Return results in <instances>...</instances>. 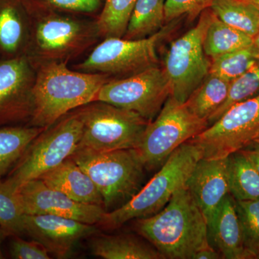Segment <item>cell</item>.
<instances>
[{"label": "cell", "instance_id": "6da1fadb", "mask_svg": "<svg viewBox=\"0 0 259 259\" xmlns=\"http://www.w3.org/2000/svg\"><path fill=\"white\" fill-rule=\"evenodd\" d=\"M136 230L163 258L192 259L211 245L206 218L186 186L159 212L137 219Z\"/></svg>", "mask_w": 259, "mask_h": 259}, {"label": "cell", "instance_id": "7a4b0ae2", "mask_svg": "<svg viewBox=\"0 0 259 259\" xmlns=\"http://www.w3.org/2000/svg\"><path fill=\"white\" fill-rule=\"evenodd\" d=\"M106 82L102 75L75 72L64 64L46 65L31 89L32 125L47 128L70 110L95 101Z\"/></svg>", "mask_w": 259, "mask_h": 259}, {"label": "cell", "instance_id": "3957f363", "mask_svg": "<svg viewBox=\"0 0 259 259\" xmlns=\"http://www.w3.org/2000/svg\"><path fill=\"white\" fill-rule=\"evenodd\" d=\"M202 157L198 145L191 141L184 143L132 198L115 210L105 213L98 224L105 229H115L132 220L159 212L177 191L185 187L194 166Z\"/></svg>", "mask_w": 259, "mask_h": 259}, {"label": "cell", "instance_id": "277c9868", "mask_svg": "<svg viewBox=\"0 0 259 259\" xmlns=\"http://www.w3.org/2000/svg\"><path fill=\"white\" fill-rule=\"evenodd\" d=\"M71 157L93 180L105 210L122 206L141 189L146 168L136 148L95 151L79 148Z\"/></svg>", "mask_w": 259, "mask_h": 259}, {"label": "cell", "instance_id": "5b68a950", "mask_svg": "<svg viewBox=\"0 0 259 259\" xmlns=\"http://www.w3.org/2000/svg\"><path fill=\"white\" fill-rule=\"evenodd\" d=\"M84 106L76 113L83 125L77 148L111 151L138 147L148 120L136 112L105 102Z\"/></svg>", "mask_w": 259, "mask_h": 259}, {"label": "cell", "instance_id": "8992f818", "mask_svg": "<svg viewBox=\"0 0 259 259\" xmlns=\"http://www.w3.org/2000/svg\"><path fill=\"white\" fill-rule=\"evenodd\" d=\"M207 127V121L170 96L157 116L148 122L136 149L145 168L151 171L162 166L179 146Z\"/></svg>", "mask_w": 259, "mask_h": 259}, {"label": "cell", "instance_id": "52a82bcc", "mask_svg": "<svg viewBox=\"0 0 259 259\" xmlns=\"http://www.w3.org/2000/svg\"><path fill=\"white\" fill-rule=\"evenodd\" d=\"M82 131V122L76 114L42 131L5 180L18 190L25 182L38 179L72 156L79 146Z\"/></svg>", "mask_w": 259, "mask_h": 259}, {"label": "cell", "instance_id": "ba28073f", "mask_svg": "<svg viewBox=\"0 0 259 259\" xmlns=\"http://www.w3.org/2000/svg\"><path fill=\"white\" fill-rule=\"evenodd\" d=\"M212 12L204 10L198 23L174 40L167 51L163 69L167 75L171 96L185 103L209 73L211 61L206 56L203 41Z\"/></svg>", "mask_w": 259, "mask_h": 259}, {"label": "cell", "instance_id": "9c48e42d", "mask_svg": "<svg viewBox=\"0 0 259 259\" xmlns=\"http://www.w3.org/2000/svg\"><path fill=\"white\" fill-rule=\"evenodd\" d=\"M170 96L171 86L164 69L154 66L123 79L107 81L96 101L136 112L151 122Z\"/></svg>", "mask_w": 259, "mask_h": 259}, {"label": "cell", "instance_id": "30bf717a", "mask_svg": "<svg viewBox=\"0 0 259 259\" xmlns=\"http://www.w3.org/2000/svg\"><path fill=\"white\" fill-rule=\"evenodd\" d=\"M174 24L163 26L159 31L144 38L107 37L79 68L87 71L129 76L158 66V46L173 30Z\"/></svg>", "mask_w": 259, "mask_h": 259}, {"label": "cell", "instance_id": "8fae6325", "mask_svg": "<svg viewBox=\"0 0 259 259\" xmlns=\"http://www.w3.org/2000/svg\"><path fill=\"white\" fill-rule=\"evenodd\" d=\"M258 134L259 95L233 105L190 141L198 145L203 158H225L253 142Z\"/></svg>", "mask_w": 259, "mask_h": 259}, {"label": "cell", "instance_id": "7c38bea8", "mask_svg": "<svg viewBox=\"0 0 259 259\" xmlns=\"http://www.w3.org/2000/svg\"><path fill=\"white\" fill-rule=\"evenodd\" d=\"M17 193L25 214H50L95 225L107 212L103 206L76 202L39 179L23 184Z\"/></svg>", "mask_w": 259, "mask_h": 259}, {"label": "cell", "instance_id": "4fadbf2b", "mask_svg": "<svg viewBox=\"0 0 259 259\" xmlns=\"http://www.w3.org/2000/svg\"><path fill=\"white\" fill-rule=\"evenodd\" d=\"M97 227L50 214H25L24 233L41 243L49 253L64 258L83 238L95 234Z\"/></svg>", "mask_w": 259, "mask_h": 259}, {"label": "cell", "instance_id": "5bb4252c", "mask_svg": "<svg viewBox=\"0 0 259 259\" xmlns=\"http://www.w3.org/2000/svg\"><path fill=\"white\" fill-rule=\"evenodd\" d=\"M31 72L23 56L0 61V126L30 115Z\"/></svg>", "mask_w": 259, "mask_h": 259}, {"label": "cell", "instance_id": "9a60e30c", "mask_svg": "<svg viewBox=\"0 0 259 259\" xmlns=\"http://www.w3.org/2000/svg\"><path fill=\"white\" fill-rule=\"evenodd\" d=\"M186 187L208 223L219 204L230 194L228 156L201 158Z\"/></svg>", "mask_w": 259, "mask_h": 259}, {"label": "cell", "instance_id": "2e32d148", "mask_svg": "<svg viewBox=\"0 0 259 259\" xmlns=\"http://www.w3.org/2000/svg\"><path fill=\"white\" fill-rule=\"evenodd\" d=\"M207 227L209 243L222 258L250 259L245 249L236 200L231 194L219 204Z\"/></svg>", "mask_w": 259, "mask_h": 259}, {"label": "cell", "instance_id": "e0dca14e", "mask_svg": "<svg viewBox=\"0 0 259 259\" xmlns=\"http://www.w3.org/2000/svg\"><path fill=\"white\" fill-rule=\"evenodd\" d=\"M38 179L76 202L103 206L101 194L93 180L71 157Z\"/></svg>", "mask_w": 259, "mask_h": 259}, {"label": "cell", "instance_id": "ac0fdd59", "mask_svg": "<svg viewBox=\"0 0 259 259\" xmlns=\"http://www.w3.org/2000/svg\"><path fill=\"white\" fill-rule=\"evenodd\" d=\"M92 253L105 259L163 258L154 247L131 235H100L90 243Z\"/></svg>", "mask_w": 259, "mask_h": 259}, {"label": "cell", "instance_id": "d6986e66", "mask_svg": "<svg viewBox=\"0 0 259 259\" xmlns=\"http://www.w3.org/2000/svg\"><path fill=\"white\" fill-rule=\"evenodd\" d=\"M44 130V127L21 126L0 127V181L4 180L29 145Z\"/></svg>", "mask_w": 259, "mask_h": 259}, {"label": "cell", "instance_id": "ffe728a7", "mask_svg": "<svg viewBox=\"0 0 259 259\" xmlns=\"http://www.w3.org/2000/svg\"><path fill=\"white\" fill-rule=\"evenodd\" d=\"M231 82L217 75H207L185 102L194 115L208 122L209 117L226 101Z\"/></svg>", "mask_w": 259, "mask_h": 259}, {"label": "cell", "instance_id": "44dd1931", "mask_svg": "<svg viewBox=\"0 0 259 259\" xmlns=\"http://www.w3.org/2000/svg\"><path fill=\"white\" fill-rule=\"evenodd\" d=\"M253 44V37L223 23L213 14L204 35L203 47L206 56L212 60Z\"/></svg>", "mask_w": 259, "mask_h": 259}, {"label": "cell", "instance_id": "7402d4cb", "mask_svg": "<svg viewBox=\"0 0 259 259\" xmlns=\"http://www.w3.org/2000/svg\"><path fill=\"white\" fill-rule=\"evenodd\" d=\"M209 9L223 23L253 38L259 30V10L247 0H212Z\"/></svg>", "mask_w": 259, "mask_h": 259}, {"label": "cell", "instance_id": "603a6c76", "mask_svg": "<svg viewBox=\"0 0 259 259\" xmlns=\"http://www.w3.org/2000/svg\"><path fill=\"white\" fill-rule=\"evenodd\" d=\"M229 161L230 194L236 201L259 199V173L241 151L231 153Z\"/></svg>", "mask_w": 259, "mask_h": 259}, {"label": "cell", "instance_id": "cb8c5ba5", "mask_svg": "<svg viewBox=\"0 0 259 259\" xmlns=\"http://www.w3.org/2000/svg\"><path fill=\"white\" fill-rule=\"evenodd\" d=\"M166 0H137L130 18L124 38L151 36L163 28Z\"/></svg>", "mask_w": 259, "mask_h": 259}, {"label": "cell", "instance_id": "d4e9b609", "mask_svg": "<svg viewBox=\"0 0 259 259\" xmlns=\"http://www.w3.org/2000/svg\"><path fill=\"white\" fill-rule=\"evenodd\" d=\"M25 20L19 7L12 1H0V51L10 58L20 56L25 38Z\"/></svg>", "mask_w": 259, "mask_h": 259}, {"label": "cell", "instance_id": "484cf974", "mask_svg": "<svg viewBox=\"0 0 259 259\" xmlns=\"http://www.w3.org/2000/svg\"><path fill=\"white\" fill-rule=\"evenodd\" d=\"M77 23L63 18L46 20L37 28V45L45 51H59L67 49L79 35Z\"/></svg>", "mask_w": 259, "mask_h": 259}, {"label": "cell", "instance_id": "4316f807", "mask_svg": "<svg viewBox=\"0 0 259 259\" xmlns=\"http://www.w3.org/2000/svg\"><path fill=\"white\" fill-rule=\"evenodd\" d=\"M259 50L253 44L211 60L209 73L232 82L258 60Z\"/></svg>", "mask_w": 259, "mask_h": 259}, {"label": "cell", "instance_id": "83f0119b", "mask_svg": "<svg viewBox=\"0 0 259 259\" xmlns=\"http://www.w3.org/2000/svg\"><path fill=\"white\" fill-rule=\"evenodd\" d=\"M137 0H106L98 21L100 33L106 37L125 35Z\"/></svg>", "mask_w": 259, "mask_h": 259}, {"label": "cell", "instance_id": "f1b7e54d", "mask_svg": "<svg viewBox=\"0 0 259 259\" xmlns=\"http://www.w3.org/2000/svg\"><path fill=\"white\" fill-rule=\"evenodd\" d=\"M259 95V59L248 71L232 81L226 101L208 120V127L233 105Z\"/></svg>", "mask_w": 259, "mask_h": 259}, {"label": "cell", "instance_id": "f546056e", "mask_svg": "<svg viewBox=\"0 0 259 259\" xmlns=\"http://www.w3.org/2000/svg\"><path fill=\"white\" fill-rule=\"evenodd\" d=\"M24 216L17 190L6 180L0 181V227L11 236L24 234Z\"/></svg>", "mask_w": 259, "mask_h": 259}, {"label": "cell", "instance_id": "4dcf8cb0", "mask_svg": "<svg viewBox=\"0 0 259 259\" xmlns=\"http://www.w3.org/2000/svg\"><path fill=\"white\" fill-rule=\"evenodd\" d=\"M236 204L245 249L250 259L254 258L255 253L259 250V199L236 200Z\"/></svg>", "mask_w": 259, "mask_h": 259}, {"label": "cell", "instance_id": "1f68e13d", "mask_svg": "<svg viewBox=\"0 0 259 259\" xmlns=\"http://www.w3.org/2000/svg\"><path fill=\"white\" fill-rule=\"evenodd\" d=\"M212 0H166L165 23H171L183 15L193 19L208 9Z\"/></svg>", "mask_w": 259, "mask_h": 259}, {"label": "cell", "instance_id": "d6a6232c", "mask_svg": "<svg viewBox=\"0 0 259 259\" xmlns=\"http://www.w3.org/2000/svg\"><path fill=\"white\" fill-rule=\"evenodd\" d=\"M10 255L15 259H49V252L35 240L28 241L14 236L10 243Z\"/></svg>", "mask_w": 259, "mask_h": 259}, {"label": "cell", "instance_id": "836d02e7", "mask_svg": "<svg viewBox=\"0 0 259 259\" xmlns=\"http://www.w3.org/2000/svg\"><path fill=\"white\" fill-rule=\"evenodd\" d=\"M51 4L63 9L92 12L100 6V0H48Z\"/></svg>", "mask_w": 259, "mask_h": 259}, {"label": "cell", "instance_id": "e575fe53", "mask_svg": "<svg viewBox=\"0 0 259 259\" xmlns=\"http://www.w3.org/2000/svg\"><path fill=\"white\" fill-rule=\"evenodd\" d=\"M240 151L250 160L259 173V141H253Z\"/></svg>", "mask_w": 259, "mask_h": 259}, {"label": "cell", "instance_id": "d590c367", "mask_svg": "<svg viewBox=\"0 0 259 259\" xmlns=\"http://www.w3.org/2000/svg\"><path fill=\"white\" fill-rule=\"evenodd\" d=\"M222 258L217 250L210 245L207 248L199 250L194 254L192 259H220Z\"/></svg>", "mask_w": 259, "mask_h": 259}, {"label": "cell", "instance_id": "8d00e7d4", "mask_svg": "<svg viewBox=\"0 0 259 259\" xmlns=\"http://www.w3.org/2000/svg\"><path fill=\"white\" fill-rule=\"evenodd\" d=\"M9 236H11V235L4 228L0 227V259L5 258L3 253V250H2V246H3V242L5 241V240Z\"/></svg>", "mask_w": 259, "mask_h": 259}, {"label": "cell", "instance_id": "74e56055", "mask_svg": "<svg viewBox=\"0 0 259 259\" xmlns=\"http://www.w3.org/2000/svg\"><path fill=\"white\" fill-rule=\"evenodd\" d=\"M253 44H255V47L258 48L259 50V30L258 32H257L256 35L253 37Z\"/></svg>", "mask_w": 259, "mask_h": 259}, {"label": "cell", "instance_id": "f35d334b", "mask_svg": "<svg viewBox=\"0 0 259 259\" xmlns=\"http://www.w3.org/2000/svg\"><path fill=\"white\" fill-rule=\"evenodd\" d=\"M247 1L254 5L255 8L259 10V0H247Z\"/></svg>", "mask_w": 259, "mask_h": 259}, {"label": "cell", "instance_id": "ab89813d", "mask_svg": "<svg viewBox=\"0 0 259 259\" xmlns=\"http://www.w3.org/2000/svg\"><path fill=\"white\" fill-rule=\"evenodd\" d=\"M254 258L259 259V250L256 252V253H255Z\"/></svg>", "mask_w": 259, "mask_h": 259}, {"label": "cell", "instance_id": "60d3db41", "mask_svg": "<svg viewBox=\"0 0 259 259\" xmlns=\"http://www.w3.org/2000/svg\"><path fill=\"white\" fill-rule=\"evenodd\" d=\"M254 141H259V134L258 135V136H257V137L255 138Z\"/></svg>", "mask_w": 259, "mask_h": 259}]
</instances>
